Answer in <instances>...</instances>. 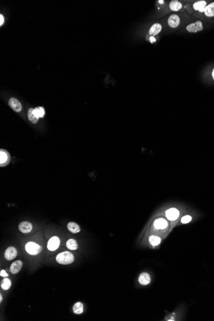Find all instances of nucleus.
Listing matches in <instances>:
<instances>
[{"label": "nucleus", "mask_w": 214, "mask_h": 321, "mask_svg": "<svg viewBox=\"0 0 214 321\" xmlns=\"http://www.w3.org/2000/svg\"><path fill=\"white\" fill-rule=\"evenodd\" d=\"M56 260L60 264L68 265L74 262V257L71 253L69 251H65L58 254L56 257Z\"/></svg>", "instance_id": "f257e3e1"}, {"label": "nucleus", "mask_w": 214, "mask_h": 321, "mask_svg": "<svg viewBox=\"0 0 214 321\" xmlns=\"http://www.w3.org/2000/svg\"><path fill=\"white\" fill-rule=\"evenodd\" d=\"M25 249L28 253L32 255H36L42 251V247L35 242H28L25 246Z\"/></svg>", "instance_id": "f03ea898"}, {"label": "nucleus", "mask_w": 214, "mask_h": 321, "mask_svg": "<svg viewBox=\"0 0 214 321\" xmlns=\"http://www.w3.org/2000/svg\"><path fill=\"white\" fill-rule=\"evenodd\" d=\"M186 28L187 31L190 33H196L200 32L203 30V23L200 21H197L195 23L188 24Z\"/></svg>", "instance_id": "7ed1b4c3"}, {"label": "nucleus", "mask_w": 214, "mask_h": 321, "mask_svg": "<svg viewBox=\"0 0 214 321\" xmlns=\"http://www.w3.org/2000/svg\"><path fill=\"white\" fill-rule=\"evenodd\" d=\"M60 245V239L57 237H53L51 238L48 243V249L49 251H55Z\"/></svg>", "instance_id": "20e7f679"}, {"label": "nucleus", "mask_w": 214, "mask_h": 321, "mask_svg": "<svg viewBox=\"0 0 214 321\" xmlns=\"http://www.w3.org/2000/svg\"><path fill=\"white\" fill-rule=\"evenodd\" d=\"M167 218L170 221H175L180 216V212L176 208H172L167 210L165 212Z\"/></svg>", "instance_id": "39448f33"}, {"label": "nucleus", "mask_w": 214, "mask_h": 321, "mask_svg": "<svg viewBox=\"0 0 214 321\" xmlns=\"http://www.w3.org/2000/svg\"><path fill=\"white\" fill-rule=\"evenodd\" d=\"M8 105L16 112H20L22 110V105L19 101L14 98H11L9 99Z\"/></svg>", "instance_id": "423d86ee"}, {"label": "nucleus", "mask_w": 214, "mask_h": 321, "mask_svg": "<svg viewBox=\"0 0 214 321\" xmlns=\"http://www.w3.org/2000/svg\"><path fill=\"white\" fill-rule=\"evenodd\" d=\"M17 254V252L16 248L14 247H9L5 252V258L7 260H12L16 257Z\"/></svg>", "instance_id": "0eeeda50"}, {"label": "nucleus", "mask_w": 214, "mask_h": 321, "mask_svg": "<svg viewBox=\"0 0 214 321\" xmlns=\"http://www.w3.org/2000/svg\"><path fill=\"white\" fill-rule=\"evenodd\" d=\"M19 230L23 233H30L32 230V225L28 221L22 222L19 224Z\"/></svg>", "instance_id": "6e6552de"}, {"label": "nucleus", "mask_w": 214, "mask_h": 321, "mask_svg": "<svg viewBox=\"0 0 214 321\" xmlns=\"http://www.w3.org/2000/svg\"><path fill=\"white\" fill-rule=\"evenodd\" d=\"M180 17L176 14H172L168 19V24L171 28H176L180 24Z\"/></svg>", "instance_id": "1a4fd4ad"}, {"label": "nucleus", "mask_w": 214, "mask_h": 321, "mask_svg": "<svg viewBox=\"0 0 214 321\" xmlns=\"http://www.w3.org/2000/svg\"><path fill=\"white\" fill-rule=\"evenodd\" d=\"M22 266V262L21 260H17L12 263L11 267H10V270H11V272L12 274H17L21 271Z\"/></svg>", "instance_id": "9d476101"}, {"label": "nucleus", "mask_w": 214, "mask_h": 321, "mask_svg": "<svg viewBox=\"0 0 214 321\" xmlns=\"http://www.w3.org/2000/svg\"><path fill=\"white\" fill-rule=\"evenodd\" d=\"M168 225L167 222L164 219H159L155 221L154 222V226L155 228L158 229V230H163L167 228Z\"/></svg>", "instance_id": "9b49d317"}, {"label": "nucleus", "mask_w": 214, "mask_h": 321, "mask_svg": "<svg viewBox=\"0 0 214 321\" xmlns=\"http://www.w3.org/2000/svg\"><path fill=\"white\" fill-rule=\"evenodd\" d=\"M206 7V2L205 1H198L194 3L193 8L196 11H200L201 12H205V9Z\"/></svg>", "instance_id": "f8f14e48"}, {"label": "nucleus", "mask_w": 214, "mask_h": 321, "mask_svg": "<svg viewBox=\"0 0 214 321\" xmlns=\"http://www.w3.org/2000/svg\"><path fill=\"white\" fill-rule=\"evenodd\" d=\"M139 282L141 285H146L147 284H149L151 282V278H150L149 275L147 273H145V272L142 273L139 276Z\"/></svg>", "instance_id": "ddd939ff"}, {"label": "nucleus", "mask_w": 214, "mask_h": 321, "mask_svg": "<svg viewBox=\"0 0 214 321\" xmlns=\"http://www.w3.org/2000/svg\"><path fill=\"white\" fill-rule=\"evenodd\" d=\"M161 30L162 25L159 23H155L151 27L149 33L151 36H154V35H156L159 33H160Z\"/></svg>", "instance_id": "4468645a"}, {"label": "nucleus", "mask_w": 214, "mask_h": 321, "mask_svg": "<svg viewBox=\"0 0 214 321\" xmlns=\"http://www.w3.org/2000/svg\"><path fill=\"white\" fill-rule=\"evenodd\" d=\"M68 228L69 231L73 233H77L80 231V228L79 225L74 222H69L68 225Z\"/></svg>", "instance_id": "2eb2a0df"}, {"label": "nucleus", "mask_w": 214, "mask_h": 321, "mask_svg": "<svg viewBox=\"0 0 214 321\" xmlns=\"http://www.w3.org/2000/svg\"><path fill=\"white\" fill-rule=\"evenodd\" d=\"M205 14L208 17L214 16V2L209 4L205 9Z\"/></svg>", "instance_id": "dca6fc26"}, {"label": "nucleus", "mask_w": 214, "mask_h": 321, "mask_svg": "<svg viewBox=\"0 0 214 321\" xmlns=\"http://www.w3.org/2000/svg\"><path fill=\"white\" fill-rule=\"evenodd\" d=\"M169 7L172 11H178L182 8V5L178 1L174 0V1L171 2L169 4Z\"/></svg>", "instance_id": "f3484780"}, {"label": "nucleus", "mask_w": 214, "mask_h": 321, "mask_svg": "<svg viewBox=\"0 0 214 321\" xmlns=\"http://www.w3.org/2000/svg\"><path fill=\"white\" fill-rule=\"evenodd\" d=\"M33 110H34V109H32V108H30L28 110V119L30 120V121H31L32 123L36 124L38 122V121H39V118H37V117L35 116V115L34 114Z\"/></svg>", "instance_id": "a211bd4d"}, {"label": "nucleus", "mask_w": 214, "mask_h": 321, "mask_svg": "<svg viewBox=\"0 0 214 321\" xmlns=\"http://www.w3.org/2000/svg\"><path fill=\"white\" fill-rule=\"evenodd\" d=\"M33 113L37 118H42L45 115V110L42 106H39L34 109Z\"/></svg>", "instance_id": "6ab92c4d"}, {"label": "nucleus", "mask_w": 214, "mask_h": 321, "mask_svg": "<svg viewBox=\"0 0 214 321\" xmlns=\"http://www.w3.org/2000/svg\"><path fill=\"white\" fill-rule=\"evenodd\" d=\"M73 310V312L75 314H81L83 311V307L82 303H81L80 302L76 303V304H74Z\"/></svg>", "instance_id": "aec40b11"}, {"label": "nucleus", "mask_w": 214, "mask_h": 321, "mask_svg": "<svg viewBox=\"0 0 214 321\" xmlns=\"http://www.w3.org/2000/svg\"><path fill=\"white\" fill-rule=\"evenodd\" d=\"M66 246L71 250H76L78 248V244L74 239H69L66 243Z\"/></svg>", "instance_id": "412c9836"}, {"label": "nucleus", "mask_w": 214, "mask_h": 321, "mask_svg": "<svg viewBox=\"0 0 214 321\" xmlns=\"http://www.w3.org/2000/svg\"><path fill=\"white\" fill-rule=\"evenodd\" d=\"M149 243L151 244L152 246H155L159 245L161 242V239L159 237L155 236V235H152L149 237Z\"/></svg>", "instance_id": "4be33fe9"}, {"label": "nucleus", "mask_w": 214, "mask_h": 321, "mask_svg": "<svg viewBox=\"0 0 214 321\" xmlns=\"http://www.w3.org/2000/svg\"><path fill=\"white\" fill-rule=\"evenodd\" d=\"M0 155H1V159H0V164H1V165L2 166L3 164H5V163L7 162L8 160V153L6 152L5 151V150L3 151V149L1 150V152H0Z\"/></svg>", "instance_id": "5701e85b"}, {"label": "nucleus", "mask_w": 214, "mask_h": 321, "mask_svg": "<svg viewBox=\"0 0 214 321\" xmlns=\"http://www.w3.org/2000/svg\"><path fill=\"white\" fill-rule=\"evenodd\" d=\"M11 286V281H10L9 279L5 278V279H4L3 281L2 282L1 287H2V288L3 290H8V289L10 288Z\"/></svg>", "instance_id": "b1692460"}, {"label": "nucleus", "mask_w": 214, "mask_h": 321, "mask_svg": "<svg viewBox=\"0 0 214 321\" xmlns=\"http://www.w3.org/2000/svg\"><path fill=\"white\" fill-rule=\"evenodd\" d=\"M191 220H192V217L190 216H185L181 218V221L183 224H186V223L190 222Z\"/></svg>", "instance_id": "393cba45"}, {"label": "nucleus", "mask_w": 214, "mask_h": 321, "mask_svg": "<svg viewBox=\"0 0 214 321\" xmlns=\"http://www.w3.org/2000/svg\"><path fill=\"white\" fill-rule=\"evenodd\" d=\"M0 275H1V276H2V277H7L8 276V274L5 271H4V270H2V271H1V272H0Z\"/></svg>", "instance_id": "a878e982"}, {"label": "nucleus", "mask_w": 214, "mask_h": 321, "mask_svg": "<svg viewBox=\"0 0 214 321\" xmlns=\"http://www.w3.org/2000/svg\"><path fill=\"white\" fill-rule=\"evenodd\" d=\"M4 21H5L4 17L2 14H1L0 15V26H2L3 24L4 23Z\"/></svg>", "instance_id": "bb28decb"}, {"label": "nucleus", "mask_w": 214, "mask_h": 321, "mask_svg": "<svg viewBox=\"0 0 214 321\" xmlns=\"http://www.w3.org/2000/svg\"><path fill=\"white\" fill-rule=\"evenodd\" d=\"M150 42L151 43H153V42H156V39L155 37H150Z\"/></svg>", "instance_id": "cd10ccee"}, {"label": "nucleus", "mask_w": 214, "mask_h": 321, "mask_svg": "<svg viewBox=\"0 0 214 321\" xmlns=\"http://www.w3.org/2000/svg\"><path fill=\"white\" fill-rule=\"evenodd\" d=\"M212 78H213V79L214 80V69H213V71H212Z\"/></svg>", "instance_id": "c85d7f7f"}, {"label": "nucleus", "mask_w": 214, "mask_h": 321, "mask_svg": "<svg viewBox=\"0 0 214 321\" xmlns=\"http://www.w3.org/2000/svg\"><path fill=\"white\" fill-rule=\"evenodd\" d=\"M159 2L160 4H163V3H164V1H162V0H160V1H159Z\"/></svg>", "instance_id": "c756f323"}, {"label": "nucleus", "mask_w": 214, "mask_h": 321, "mask_svg": "<svg viewBox=\"0 0 214 321\" xmlns=\"http://www.w3.org/2000/svg\"><path fill=\"white\" fill-rule=\"evenodd\" d=\"M2 299H2V295H0V301H1V302H2Z\"/></svg>", "instance_id": "7c9ffc66"}]
</instances>
